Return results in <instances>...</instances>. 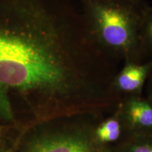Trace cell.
Returning a JSON list of instances; mask_svg holds the SVG:
<instances>
[{
    "instance_id": "1",
    "label": "cell",
    "mask_w": 152,
    "mask_h": 152,
    "mask_svg": "<svg viewBox=\"0 0 152 152\" xmlns=\"http://www.w3.org/2000/svg\"><path fill=\"white\" fill-rule=\"evenodd\" d=\"M117 71L73 0H0V130L18 124L17 99L37 110L92 103Z\"/></svg>"
},
{
    "instance_id": "2",
    "label": "cell",
    "mask_w": 152,
    "mask_h": 152,
    "mask_svg": "<svg viewBox=\"0 0 152 152\" xmlns=\"http://www.w3.org/2000/svg\"><path fill=\"white\" fill-rule=\"evenodd\" d=\"M81 14L91 37L115 63H142L140 30L147 3L126 0H80Z\"/></svg>"
},
{
    "instance_id": "3",
    "label": "cell",
    "mask_w": 152,
    "mask_h": 152,
    "mask_svg": "<svg viewBox=\"0 0 152 152\" xmlns=\"http://www.w3.org/2000/svg\"><path fill=\"white\" fill-rule=\"evenodd\" d=\"M151 64V60L123 64L113 77L112 86L115 92L138 95L147 83Z\"/></svg>"
},
{
    "instance_id": "4",
    "label": "cell",
    "mask_w": 152,
    "mask_h": 152,
    "mask_svg": "<svg viewBox=\"0 0 152 152\" xmlns=\"http://www.w3.org/2000/svg\"><path fill=\"white\" fill-rule=\"evenodd\" d=\"M80 137L58 135L36 142L28 152H96Z\"/></svg>"
},
{
    "instance_id": "5",
    "label": "cell",
    "mask_w": 152,
    "mask_h": 152,
    "mask_svg": "<svg viewBox=\"0 0 152 152\" xmlns=\"http://www.w3.org/2000/svg\"><path fill=\"white\" fill-rule=\"evenodd\" d=\"M124 116L134 128L152 132V104L132 96L125 106Z\"/></svg>"
},
{
    "instance_id": "6",
    "label": "cell",
    "mask_w": 152,
    "mask_h": 152,
    "mask_svg": "<svg viewBox=\"0 0 152 152\" xmlns=\"http://www.w3.org/2000/svg\"><path fill=\"white\" fill-rule=\"evenodd\" d=\"M140 42L144 60L148 58L149 60L152 59V7L148 4L142 13Z\"/></svg>"
},
{
    "instance_id": "7",
    "label": "cell",
    "mask_w": 152,
    "mask_h": 152,
    "mask_svg": "<svg viewBox=\"0 0 152 152\" xmlns=\"http://www.w3.org/2000/svg\"><path fill=\"white\" fill-rule=\"evenodd\" d=\"M117 130H121V124L119 121L116 118H111L106 121L99 127L96 134L113 132Z\"/></svg>"
},
{
    "instance_id": "8",
    "label": "cell",
    "mask_w": 152,
    "mask_h": 152,
    "mask_svg": "<svg viewBox=\"0 0 152 152\" xmlns=\"http://www.w3.org/2000/svg\"><path fill=\"white\" fill-rule=\"evenodd\" d=\"M120 132H121V130H117L113 132H104L101 133V134H97L98 137L102 141L104 142H110V141H114L116 139L118 138L120 135Z\"/></svg>"
},
{
    "instance_id": "9",
    "label": "cell",
    "mask_w": 152,
    "mask_h": 152,
    "mask_svg": "<svg viewBox=\"0 0 152 152\" xmlns=\"http://www.w3.org/2000/svg\"><path fill=\"white\" fill-rule=\"evenodd\" d=\"M149 141L141 143L133 149V152H152V138Z\"/></svg>"
},
{
    "instance_id": "10",
    "label": "cell",
    "mask_w": 152,
    "mask_h": 152,
    "mask_svg": "<svg viewBox=\"0 0 152 152\" xmlns=\"http://www.w3.org/2000/svg\"><path fill=\"white\" fill-rule=\"evenodd\" d=\"M151 60L152 62V59ZM146 83L147 84V89H148V91H149V101L152 104V64H151V70H150L149 76H148L147 83Z\"/></svg>"
},
{
    "instance_id": "11",
    "label": "cell",
    "mask_w": 152,
    "mask_h": 152,
    "mask_svg": "<svg viewBox=\"0 0 152 152\" xmlns=\"http://www.w3.org/2000/svg\"><path fill=\"white\" fill-rule=\"evenodd\" d=\"M126 1H132V2H134V3H143L144 2V0H126Z\"/></svg>"
}]
</instances>
